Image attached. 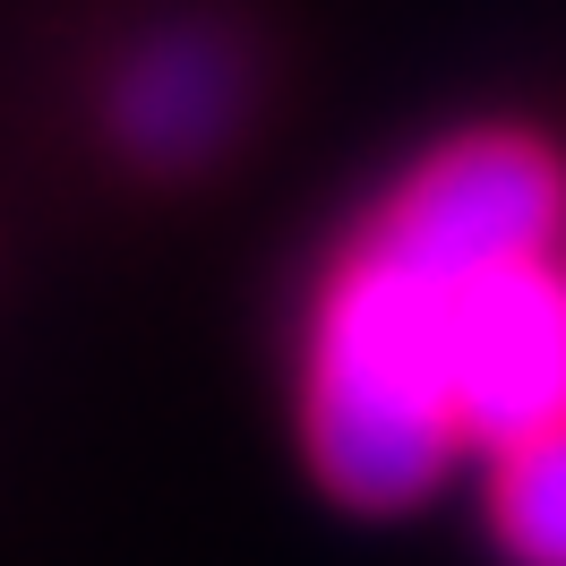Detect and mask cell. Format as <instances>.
I'll return each instance as SVG.
<instances>
[{
    "label": "cell",
    "mask_w": 566,
    "mask_h": 566,
    "mask_svg": "<svg viewBox=\"0 0 566 566\" xmlns=\"http://www.w3.org/2000/svg\"><path fill=\"white\" fill-rule=\"evenodd\" d=\"M447 275L403 266L369 232H353L318 275L301 326V447L318 481L360 515L429 497L463 447L447 378Z\"/></svg>",
    "instance_id": "cell-1"
},
{
    "label": "cell",
    "mask_w": 566,
    "mask_h": 566,
    "mask_svg": "<svg viewBox=\"0 0 566 566\" xmlns=\"http://www.w3.org/2000/svg\"><path fill=\"white\" fill-rule=\"evenodd\" d=\"M353 232L447 283L515 266V258H549L566 232V164L532 129H463L429 146Z\"/></svg>",
    "instance_id": "cell-2"
},
{
    "label": "cell",
    "mask_w": 566,
    "mask_h": 566,
    "mask_svg": "<svg viewBox=\"0 0 566 566\" xmlns=\"http://www.w3.org/2000/svg\"><path fill=\"white\" fill-rule=\"evenodd\" d=\"M447 378L463 447L506 455L566 421V258H515L447 292Z\"/></svg>",
    "instance_id": "cell-3"
},
{
    "label": "cell",
    "mask_w": 566,
    "mask_h": 566,
    "mask_svg": "<svg viewBox=\"0 0 566 566\" xmlns=\"http://www.w3.org/2000/svg\"><path fill=\"white\" fill-rule=\"evenodd\" d=\"M232 112H241V61L207 27H172V35L138 43L129 70L112 77V129L155 172L214 155V138L232 129Z\"/></svg>",
    "instance_id": "cell-4"
},
{
    "label": "cell",
    "mask_w": 566,
    "mask_h": 566,
    "mask_svg": "<svg viewBox=\"0 0 566 566\" xmlns=\"http://www.w3.org/2000/svg\"><path fill=\"white\" fill-rule=\"evenodd\" d=\"M490 532L515 566H566V421L490 455Z\"/></svg>",
    "instance_id": "cell-5"
}]
</instances>
